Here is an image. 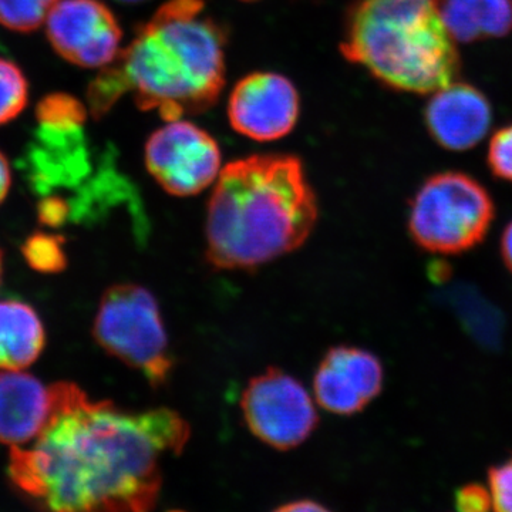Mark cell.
I'll return each mask as SVG.
<instances>
[{
	"label": "cell",
	"mask_w": 512,
	"mask_h": 512,
	"mask_svg": "<svg viewBox=\"0 0 512 512\" xmlns=\"http://www.w3.org/2000/svg\"><path fill=\"white\" fill-rule=\"evenodd\" d=\"M55 409L32 447H12L9 476L50 511L153 510L167 456H178L190 426L170 409L130 412L93 402L76 384H53Z\"/></svg>",
	"instance_id": "cell-1"
},
{
	"label": "cell",
	"mask_w": 512,
	"mask_h": 512,
	"mask_svg": "<svg viewBox=\"0 0 512 512\" xmlns=\"http://www.w3.org/2000/svg\"><path fill=\"white\" fill-rule=\"evenodd\" d=\"M224 46V32L202 0H170L90 83V111L99 119L130 93L140 109L167 121L202 113L224 87Z\"/></svg>",
	"instance_id": "cell-2"
},
{
	"label": "cell",
	"mask_w": 512,
	"mask_h": 512,
	"mask_svg": "<svg viewBox=\"0 0 512 512\" xmlns=\"http://www.w3.org/2000/svg\"><path fill=\"white\" fill-rule=\"evenodd\" d=\"M318 202L302 163L252 156L221 170L207 212V258L215 268L251 269L305 244Z\"/></svg>",
	"instance_id": "cell-3"
},
{
	"label": "cell",
	"mask_w": 512,
	"mask_h": 512,
	"mask_svg": "<svg viewBox=\"0 0 512 512\" xmlns=\"http://www.w3.org/2000/svg\"><path fill=\"white\" fill-rule=\"evenodd\" d=\"M340 50L397 92L433 93L460 73L440 0H356Z\"/></svg>",
	"instance_id": "cell-4"
},
{
	"label": "cell",
	"mask_w": 512,
	"mask_h": 512,
	"mask_svg": "<svg viewBox=\"0 0 512 512\" xmlns=\"http://www.w3.org/2000/svg\"><path fill=\"white\" fill-rule=\"evenodd\" d=\"M493 198L473 177L458 171L431 175L410 205L413 241L431 254L457 255L477 247L493 224Z\"/></svg>",
	"instance_id": "cell-5"
},
{
	"label": "cell",
	"mask_w": 512,
	"mask_h": 512,
	"mask_svg": "<svg viewBox=\"0 0 512 512\" xmlns=\"http://www.w3.org/2000/svg\"><path fill=\"white\" fill-rule=\"evenodd\" d=\"M101 348L137 369L153 386L173 370L167 333L156 298L140 285L111 286L101 298L93 325Z\"/></svg>",
	"instance_id": "cell-6"
},
{
	"label": "cell",
	"mask_w": 512,
	"mask_h": 512,
	"mask_svg": "<svg viewBox=\"0 0 512 512\" xmlns=\"http://www.w3.org/2000/svg\"><path fill=\"white\" fill-rule=\"evenodd\" d=\"M241 409L251 433L282 451L305 443L319 421L311 394L278 369H268L249 382Z\"/></svg>",
	"instance_id": "cell-7"
},
{
	"label": "cell",
	"mask_w": 512,
	"mask_h": 512,
	"mask_svg": "<svg viewBox=\"0 0 512 512\" xmlns=\"http://www.w3.org/2000/svg\"><path fill=\"white\" fill-rule=\"evenodd\" d=\"M146 164L168 194L190 197L218 180L221 151L207 131L190 121L173 120L147 141Z\"/></svg>",
	"instance_id": "cell-8"
},
{
	"label": "cell",
	"mask_w": 512,
	"mask_h": 512,
	"mask_svg": "<svg viewBox=\"0 0 512 512\" xmlns=\"http://www.w3.org/2000/svg\"><path fill=\"white\" fill-rule=\"evenodd\" d=\"M46 25L50 45L76 66L103 69L120 55L123 32L100 0H60Z\"/></svg>",
	"instance_id": "cell-9"
},
{
	"label": "cell",
	"mask_w": 512,
	"mask_h": 512,
	"mask_svg": "<svg viewBox=\"0 0 512 512\" xmlns=\"http://www.w3.org/2000/svg\"><path fill=\"white\" fill-rule=\"evenodd\" d=\"M92 168L83 126L39 124L19 160V170L30 190L40 198L64 190H77Z\"/></svg>",
	"instance_id": "cell-10"
},
{
	"label": "cell",
	"mask_w": 512,
	"mask_h": 512,
	"mask_svg": "<svg viewBox=\"0 0 512 512\" xmlns=\"http://www.w3.org/2000/svg\"><path fill=\"white\" fill-rule=\"evenodd\" d=\"M299 94L286 77L254 73L242 79L229 97L231 126L256 141L288 136L299 117Z\"/></svg>",
	"instance_id": "cell-11"
},
{
	"label": "cell",
	"mask_w": 512,
	"mask_h": 512,
	"mask_svg": "<svg viewBox=\"0 0 512 512\" xmlns=\"http://www.w3.org/2000/svg\"><path fill=\"white\" fill-rule=\"evenodd\" d=\"M383 366L367 350L338 346L330 349L313 379L316 402L340 416H352L375 400L383 389Z\"/></svg>",
	"instance_id": "cell-12"
},
{
	"label": "cell",
	"mask_w": 512,
	"mask_h": 512,
	"mask_svg": "<svg viewBox=\"0 0 512 512\" xmlns=\"http://www.w3.org/2000/svg\"><path fill=\"white\" fill-rule=\"evenodd\" d=\"M430 136L451 151H467L484 140L493 123V110L483 92L453 82L433 92L424 110Z\"/></svg>",
	"instance_id": "cell-13"
},
{
	"label": "cell",
	"mask_w": 512,
	"mask_h": 512,
	"mask_svg": "<svg viewBox=\"0 0 512 512\" xmlns=\"http://www.w3.org/2000/svg\"><path fill=\"white\" fill-rule=\"evenodd\" d=\"M53 409L52 386L22 370H0V443L20 447L35 441Z\"/></svg>",
	"instance_id": "cell-14"
},
{
	"label": "cell",
	"mask_w": 512,
	"mask_h": 512,
	"mask_svg": "<svg viewBox=\"0 0 512 512\" xmlns=\"http://www.w3.org/2000/svg\"><path fill=\"white\" fill-rule=\"evenodd\" d=\"M440 13L456 42L473 43L512 32V0H440Z\"/></svg>",
	"instance_id": "cell-15"
},
{
	"label": "cell",
	"mask_w": 512,
	"mask_h": 512,
	"mask_svg": "<svg viewBox=\"0 0 512 512\" xmlns=\"http://www.w3.org/2000/svg\"><path fill=\"white\" fill-rule=\"evenodd\" d=\"M45 343V328L32 306L0 302V370L26 369L36 362Z\"/></svg>",
	"instance_id": "cell-16"
},
{
	"label": "cell",
	"mask_w": 512,
	"mask_h": 512,
	"mask_svg": "<svg viewBox=\"0 0 512 512\" xmlns=\"http://www.w3.org/2000/svg\"><path fill=\"white\" fill-rule=\"evenodd\" d=\"M450 303L474 339L487 348H495L500 343L503 318L490 302L473 289L461 286L451 289Z\"/></svg>",
	"instance_id": "cell-17"
},
{
	"label": "cell",
	"mask_w": 512,
	"mask_h": 512,
	"mask_svg": "<svg viewBox=\"0 0 512 512\" xmlns=\"http://www.w3.org/2000/svg\"><path fill=\"white\" fill-rule=\"evenodd\" d=\"M60 0H0V25L13 32L37 30Z\"/></svg>",
	"instance_id": "cell-18"
},
{
	"label": "cell",
	"mask_w": 512,
	"mask_h": 512,
	"mask_svg": "<svg viewBox=\"0 0 512 512\" xmlns=\"http://www.w3.org/2000/svg\"><path fill=\"white\" fill-rule=\"evenodd\" d=\"M29 100V84L19 66L0 57V126L19 116Z\"/></svg>",
	"instance_id": "cell-19"
},
{
	"label": "cell",
	"mask_w": 512,
	"mask_h": 512,
	"mask_svg": "<svg viewBox=\"0 0 512 512\" xmlns=\"http://www.w3.org/2000/svg\"><path fill=\"white\" fill-rule=\"evenodd\" d=\"M63 238L57 235L36 232L26 239L22 251L28 264L42 274H57L67 265L63 251Z\"/></svg>",
	"instance_id": "cell-20"
},
{
	"label": "cell",
	"mask_w": 512,
	"mask_h": 512,
	"mask_svg": "<svg viewBox=\"0 0 512 512\" xmlns=\"http://www.w3.org/2000/svg\"><path fill=\"white\" fill-rule=\"evenodd\" d=\"M86 114V109L79 100L64 93L49 94L36 107L37 121L46 126H83Z\"/></svg>",
	"instance_id": "cell-21"
},
{
	"label": "cell",
	"mask_w": 512,
	"mask_h": 512,
	"mask_svg": "<svg viewBox=\"0 0 512 512\" xmlns=\"http://www.w3.org/2000/svg\"><path fill=\"white\" fill-rule=\"evenodd\" d=\"M487 161L495 177L512 183V124L500 128L491 138Z\"/></svg>",
	"instance_id": "cell-22"
},
{
	"label": "cell",
	"mask_w": 512,
	"mask_h": 512,
	"mask_svg": "<svg viewBox=\"0 0 512 512\" xmlns=\"http://www.w3.org/2000/svg\"><path fill=\"white\" fill-rule=\"evenodd\" d=\"M488 490L494 510L512 512V457L488 471Z\"/></svg>",
	"instance_id": "cell-23"
},
{
	"label": "cell",
	"mask_w": 512,
	"mask_h": 512,
	"mask_svg": "<svg viewBox=\"0 0 512 512\" xmlns=\"http://www.w3.org/2000/svg\"><path fill=\"white\" fill-rule=\"evenodd\" d=\"M40 224L49 228H60L70 221V205L62 195L42 197L37 205Z\"/></svg>",
	"instance_id": "cell-24"
},
{
	"label": "cell",
	"mask_w": 512,
	"mask_h": 512,
	"mask_svg": "<svg viewBox=\"0 0 512 512\" xmlns=\"http://www.w3.org/2000/svg\"><path fill=\"white\" fill-rule=\"evenodd\" d=\"M493 507L490 490L480 484H468L456 493V508L463 512H484Z\"/></svg>",
	"instance_id": "cell-25"
},
{
	"label": "cell",
	"mask_w": 512,
	"mask_h": 512,
	"mask_svg": "<svg viewBox=\"0 0 512 512\" xmlns=\"http://www.w3.org/2000/svg\"><path fill=\"white\" fill-rule=\"evenodd\" d=\"M10 184H12V173H10L9 161L0 151V204L9 194Z\"/></svg>",
	"instance_id": "cell-26"
},
{
	"label": "cell",
	"mask_w": 512,
	"mask_h": 512,
	"mask_svg": "<svg viewBox=\"0 0 512 512\" xmlns=\"http://www.w3.org/2000/svg\"><path fill=\"white\" fill-rule=\"evenodd\" d=\"M501 255H503L504 264L512 274V221L505 227L503 238H501Z\"/></svg>",
	"instance_id": "cell-27"
},
{
	"label": "cell",
	"mask_w": 512,
	"mask_h": 512,
	"mask_svg": "<svg viewBox=\"0 0 512 512\" xmlns=\"http://www.w3.org/2000/svg\"><path fill=\"white\" fill-rule=\"evenodd\" d=\"M281 511H322L325 508L318 503H313V501H299V503H292L288 505H284V507L279 508Z\"/></svg>",
	"instance_id": "cell-28"
},
{
	"label": "cell",
	"mask_w": 512,
	"mask_h": 512,
	"mask_svg": "<svg viewBox=\"0 0 512 512\" xmlns=\"http://www.w3.org/2000/svg\"><path fill=\"white\" fill-rule=\"evenodd\" d=\"M119 2H123V3H140V2H144V0H119Z\"/></svg>",
	"instance_id": "cell-29"
},
{
	"label": "cell",
	"mask_w": 512,
	"mask_h": 512,
	"mask_svg": "<svg viewBox=\"0 0 512 512\" xmlns=\"http://www.w3.org/2000/svg\"><path fill=\"white\" fill-rule=\"evenodd\" d=\"M2 264H3L2 251H0V279H2Z\"/></svg>",
	"instance_id": "cell-30"
}]
</instances>
